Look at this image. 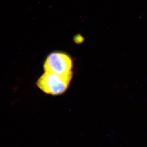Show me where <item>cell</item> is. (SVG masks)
<instances>
[{
    "label": "cell",
    "instance_id": "obj_2",
    "mask_svg": "<svg viewBox=\"0 0 147 147\" xmlns=\"http://www.w3.org/2000/svg\"><path fill=\"white\" fill-rule=\"evenodd\" d=\"M73 61L70 57L61 52L50 54L44 64L45 72L61 76L72 75Z\"/></svg>",
    "mask_w": 147,
    "mask_h": 147
},
{
    "label": "cell",
    "instance_id": "obj_1",
    "mask_svg": "<svg viewBox=\"0 0 147 147\" xmlns=\"http://www.w3.org/2000/svg\"><path fill=\"white\" fill-rule=\"evenodd\" d=\"M72 75L61 76L52 73H45L38 79L37 86L45 93L60 95L67 89Z\"/></svg>",
    "mask_w": 147,
    "mask_h": 147
}]
</instances>
